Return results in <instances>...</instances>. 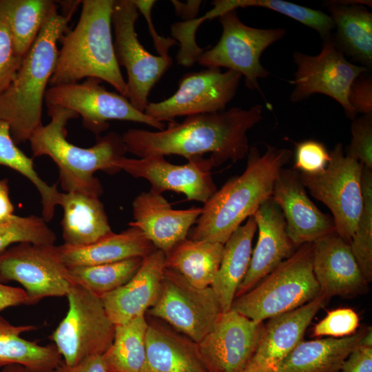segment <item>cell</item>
Returning <instances> with one entry per match:
<instances>
[{
	"label": "cell",
	"mask_w": 372,
	"mask_h": 372,
	"mask_svg": "<svg viewBox=\"0 0 372 372\" xmlns=\"http://www.w3.org/2000/svg\"><path fill=\"white\" fill-rule=\"evenodd\" d=\"M114 0L81 1L79 19L62 37L52 85L94 78L105 81L127 96L126 81L114 49L112 14ZM127 98V97H126Z\"/></svg>",
	"instance_id": "cell-4"
},
{
	"label": "cell",
	"mask_w": 372,
	"mask_h": 372,
	"mask_svg": "<svg viewBox=\"0 0 372 372\" xmlns=\"http://www.w3.org/2000/svg\"><path fill=\"white\" fill-rule=\"evenodd\" d=\"M66 297L68 312L50 338L63 362L74 366L105 353L113 342L115 324L101 298L82 286L72 284Z\"/></svg>",
	"instance_id": "cell-7"
},
{
	"label": "cell",
	"mask_w": 372,
	"mask_h": 372,
	"mask_svg": "<svg viewBox=\"0 0 372 372\" xmlns=\"http://www.w3.org/2000/svg\"><path fill=\"white\" fill-rule=\"evenodd\" d=\"M242 76L233 70L206 68L183 75L176 92L159 102H149L144 112L160 122L178 116L224 111L235 96Z\"/></svg>",
	"instance_id": "cell-15"
},
{
	"label": "cell",
	"mask_w": 372,
	"mask_h": 372,
	"mask_svg": "<svg viewBox=\"0 0 372 372\" xmlns=\"http://www.w3.org/2000/svg\"><path fill=\"white\" fill-rule=\"evenodd\" d=\"M46 223L43 217L14 214L10 219L0 223V253L14 243L54 245L56 235Z\"/></svg>",
	"instance_id": "cell-38"
},
{
	"label": "cell",
	"mask_w": 372,
	"mask_h": 372,
	"mask_svg": "<svg viewBox=\"0 0 372 372\" xmlns=\"http://www.w3.org/2000/svg\"><path fill=\"white\" fill-rule=\"evenodd\" d=\"M37 329L32 324H12L0 316V367L19 364L28 372H52L63 362L54 343L40 345L21 337Z\"/></svg>",
	"instance_id": "cell-30"
},
{
	"label": "cell",
	"mask_w": 372,
	"mask_h": 372,
	"mask_svg": "<svg viewBox=\"0 0 372 372\" xmlns=\"http://www.w3.org/2000/svg\"><path fill=\"white\" fill-rule=\"evenodd\" d=\"M218 18L223 28L220 39L213 48L204 50L196 62L206 68H225L236 72L245 77L247 87L264 96L258 80L269 73L262 65L260 56L269 45L285 37L286 30L247 25L240 20L236 10Z\"/></svg>",
	"instance_id": "cell-8"
},
{
	"label": "cell",
	"mask_w": 372,
	"mask_h": 372,
	"mask_svg": "<svg viewBox=\"0 0 372 372\" xmlns=\"http://www.w3.org/2000/svg\"><path fill=\"white\" fill-rule=\"evenodd\" d=\"M52 372H107L102 355L90 357L74 366L62 362Z\"/></svg>",
	"instance_id": "cell-47"
},
{
	"label": "cell",
	"mask_w": 372,
	"mask_h": 372,
	"mask_svg": "<svg viewBox=\"0 0 372 372\" xmlns=\"http://www.w3.org/2000/svg\"><path fill=\"white\" fill-rule=\"evenodd\" d=\"M166 267L165 254L156 249L143 258L139 269L128 282L100 297L115 325L145 314L155 304Z\"/></svg>",
	"instance_id": "cell-21"
},
{
	"label": "cell",
	"mask_w": 372,
	"mask_h": 372,
	"mask_svg": "<svg viewBox=\"0 0 372 372\" xmlns=\"http://www.w3.org/2000/svg\"><path fill=\"white\" fill-rule=\"evenodd\" d=\"M359 345L372 347V330L371 328H368L364 335L360 338Z\"/></svg>",
	"instance_id": "cell-51"
},
{
	"label": "cell",
	"mask_w": 372,
	"mask_h": 372,
	"mask_svg": "<svg viewBox=\"0 0 372 372\" xmlns=\"http://www.w3.org/2000/svg\"><path fill=\"white\" fill-rule=\"evenodd\" d=\"M242 372H275V369L263 366L251 360Z\"/></svg>",
	"instance_id": "cell-50"
},
{
	"label": "cell",
	"mask_w": 372,
	"mask_h": 372,
	"mask_svg": "<svg viewBox=\"0 0 372 372\" xmlns=\"http://www.w3.org/2000/svg\"><path fill=\"white\" fill-rule=\"evenodd\" d=\"M145 345L144 372H208L196 343L158 324H148Z\"/></svg>",
	"instance_id": "cell-29"
},
{
	"label": "cell",
	"mask_w": 372,
	"mask_h": 372,
	"mask_svg": "<svg viewBox=\"0 0 372 372\" xmlns=\"http://www.w3.org/2000/svg\"><path fill=\"white\" fill-rule=\"evenodd\" d=\"M320 294L313 271L312 243L298 247L251 289L234 299L231 309L257 323L296 309Z\"/></svg>",
	"instance_id": "cell-6"
},
{
	"label": "cell",
	"mask_w": 372,
	"mask_h": 372,
	"mask_svg": "<svg viewBox=\"0 0 372 372\" xmlns=\"http://www.w3.org/2000/svg\"><path fill=\"white\" fill-rule=\"evenodd\" d=\"M256 230V220L250 216L224 244L220 267L211 285L222 313L231 309L238 288L246 275Z\"/></svg>",
	"instance_id": "cell-27"
},
{
	"label": "cell",
	"mask_w": 372,
	"mask_h": 372,
	"mask_svg": "<svg viewBox=\"0 0 372 372\" xmlns=\"http://www.w3.org/2000/svg\"><path fill=\"white\" fill-rule=\"evenodd\" d=\"M362 209L349 243L366 281L372 280V169L363 168Z\"/></svg>",
	"instance_id": "cell-36"
},
{
	"label": "cell",
	"mask_w": 372,
	"mask_h": 372,
	"mask_svg": "<svg viewBox=\"0 0 372 372\" xmlns=\"http://www.w3.org/2000/svg\"><path fill=\"white\" fill-rule=\"evenodd\" d=\"M262 106L234 107L214 113L170 121L163 130L130 129L122 135L127 152L143 158L176 154L187 160L211 153L214 167L244 158L249 151L248 131L262 118Z\"/></svg>",
	"instance_id": "cell-1"
},
{
	"label": "cell",
	"mask_w": 372,
	"mask_h": 372,
	"mask_svg": "<svg viewBox=\"0 0 372 372\" xmlns=\"http://www.w3.org/2000/svg\"><path fill=\"white\" fill-rule=\"evenodd\" d=\"M187 161L186 164L176 165L168 162L165 156L151 154L140 158L123 156L114 165L135 178L147 180L152 192L182 193L187 200L205 203L217 190L211 176L213 161L201 156Z\"/></svg>",
	"instance_id": "cell-16"
},
{
	"label": "cell",
	"mask_w": 372,
	"mask_h": 372,
	"mask_svg": "<svg viewBox=\"0 0 372 372\" xmlns=\"http://www.w3.org/2000/svg\"><path fill=\"white\" fill-rule=\"evenodd\" d=\"M313 271L320 294L326 298L349 296L362 291L367 284L349 243L335 232L312 243Z\"/></svg>",
	"instance_id": "cell-22"
},
{
	"label": "cell",
	"mask_w": 372,
	"mask_h": 372,
	"mask_svg": "<svg viewBox=\"0 0 372 372\" xmlns=\"http://www.w3.org/2000/svg\"><path fill=\"white\" fill-rule=\"evenodd\" d=\"M138 15L132 0H114L112 27L116 59L118 65L126 69V97L144 112L152 89L171 67L172 59L153 55L141 43L135 28Z\"/></svg>",
	"instance_id": "cell-10"
},
{
	"label": "cell",
	"mask_w": 372,
	"mask_h": 372,
	"mask_svg": "<svg viewBox=\"0 0 372 372\" xmlns=\"http://www.w3.org/2000/svg\"><path fill=\"white\" fill-rule=\"evenodd\" d=\"M327 298L320 294L307 303L269 319L263 326L256 351L251 360L276 369L302 340L313 318Z\"/></svg>",
	"instance_id": "cell-23"
},
{
	"label": "cell",
	"mask_w": 372,
	"mask_h": 372,
	"mask_svg": "<svg viewBox=\"0 0 372 372\" xmlns=\"http://www.w3.org/2000/svg\"><path fill=\"white\" fill-rule=\"evenodd\" d=\"M59 205L63 211V245L85 246L113 232L99 197L79 192H61Z\"/></svg>",
	"instance_id": "cell-26"
},
{
	"label": "cell",
	"mask_w": 372,
	"mask_h": 372,
	"mask_svg": "<svg viewBox=\"0 0 372 372\" xmlns=\"http://www.w3.org/2000/svg\"><path fill=\"white\" fill-rule=\"evenodd\" d=\"M134 221L156 249L165 255L185 239L202 213V207L174 209L161 194L143 192L133 200Z\"/></svg>",
	"instance_id": "cell-19"
},
{
	"label": "cell",
	"mask_w": 372,
	"mask_h": 372,
	"mask_svg": "<svg viewBox=\"0 0 372 372\" xmlns=\"http://www.w3.org/2000/svg\"><path fill=\"white\" fill-rule=\"evenodd\" d=\"M253 216L258 238L236 298L251 289L294 253L295 246L287 235L284 215L271 198L264 202Z\"/></svg>",
	"instance_id": "cell-20"
},
{
	"label": "cell",
	"mask_w": 372,
	"mask_h": 372,
	"mask_svg": "<svg viewBox=\"0 0 372 372\" xmlns=\"http://www.w3.org/2000/svg\"><path fill=\"white\" fill-rule=\"evenodd\" d=\"M328 10L336 33L333 43L344 56L361 66L372 67V13L365 5L371 1H335Z\"/></svg>",
	"instance_id": "cell-24"
},
{
	"label": "cell",
	"mask_w": 372,
	"mask_h": 372,
	"mask_svg": "<svg viewBox=\"0 0 372 372\" xmlns=\"http://www.w3.org/2000/svg\"><path fill=\"white\" fill-rule=\"evenodd\" d=\"M351 133V140L346 148L345 155L372 169V114L354 118Z\"/></svg>",
	"instance_id": "cell-39"
},
{
	"label": "cell",
	"mask_w": 372,
	"mask_h": 372,
	"mask_svg": "<svg viewBox=\"0 0 372 372\" xmlns=\"http://www.w3.org/2000/svg\"><path fill=\"white\" fill-rule=\"evenodd\" d=\"M94 78L81 83L52 85L48 88L44 101L48 108L63 107L81 116L84 127L96 135L109 127V121L118 120L143 123L158 130L165 125L136 110L127 98L110 92Z\"/></svg>",
	"instance_id": "cell-11"
},
{
	"label": "cell",
	"mask_w": 372,
	"mask_h": 372,
	"mask_svg": "<svg viewBox=\"0 0 372 372\" xmlns=\"http://www.w3.org/2000/svg\"><path fill=\"white\" fill-rule=\"evenodd\" d=\"M50 121L39 126L29 141L34 157L48 156L59 167V180L65 192H79L99 197L102 185L94 174L98 170L110 174L120 170L115 162L127 152L122 135L111 132L99 137L96 143L84 148L66 139V125L79 116L63 107H49Z\"/></svg>",
	"instance_id": "cell-3"
},
{
	"label": "cell",
	"mask_w": 372,
	"mask_h": 372,
	"mask_svg": "<svg viewBox=\"0 0 372 372\" xmlns=\"http://www.w3.org/2000/svg\"><path fill=\"white\" fill-rule=\"evenodd\" d=\"M139 12H141L147 24L149 32L153 39L154 45L158 56L163 57L170 56L169 49L176 45L177 42L173 38L163 37L159 35L153 24L152 19V10L156 1L154 0H132Z\"/></svg>",
	"instance_id": "cell-44"
},
{
	"label": "cell",
	"mask_w": 372,
	"mask_h": 372,
	"mask_svg": "<svg viewBox=\"0 0 372 372\" xmlns=\"http://www.w3.org/2000/svg\"><path fill=\"white\" fill-rule=\"evenodd\" d=\"M246 168L228 180L204 203L190 239L225 244L243 221L271 198L275 182L292 157V151L267 145L260 154L249 149Z\"/></svg>",
	"instance_id": "cell-2"
},
{
	"label": "cell",
	"mask_w": 372,
	"mask_h": 372,
	"mask_svg": "<svg viewBox=\"0 0 372 372\" xmlns=\"http://www.w3.org/2000/svg\"><path fill=\"white\" fill-rule=\"evenodd\" d=\"M329 155L323 172L316 174L299 172L300 177L305 189L331 211L335 233L350 243L362 209L364 166L345 155L341 143L335 145Z\"/></svg>",
	"instance_id": "cell-9"
},
{
	"label": "cell",
	"mask_w": 372,
	"mask_h": 372,
	"mask_svg": "<svg viewBox=\"0 0 372 372\" xmlns=\"http://www.w3.org/2000/svg\"><path fill=\"white\" fill-rule=\"evenodd\" d=\"M0 278L19 282L28 305L45 298L66 296L73 284L59 246L21 242L0 253Z\"/></svg>",
	"instance_id": "cell-12"
},
{
	"label": "cell",
	"mask_w": 372,
	"mask_h": 372,
	"mask_svg": "<svg viewBox=\"0 0 372 372\" xmlns=\"http://www.w3.org/2000/svg\"><path fill=\"white\" fill-rule=\"evenodd\" d=\"M21 304L28 305V296L25 290L5 285L0 278V311Z\"/></svg>",
	"instance_id": "cell-46"
},
{
	"label": "cell",
	"mask_w": 372,
	"mask_h": 372,
	"mask_svg": "<svg viewBox=\"0 0 372 372\" xmlns=\"http://www.w3.org/2000/svg\"><path fill=\"white\" fill-rule=\"evenodd\" d=\"M359 316L351 309H335L328 314L313 328L316 336H331L338 338L351 335L359 326Z\"/></svg>",
	"instance_id": "cell-41"
},
{
	"label": "cell",
	"mask_w": 372,
	"mask_h": 372,
	"mask_svg": "<svg viewBox=\"0 0 372 372\" xmlns=\"http://www.w3.org/2000/svg\"><path fill=\"white\" fill-rule=\"evenodd\" d=\"M295 145L294 169L300 173L316 174L326 169L330 155L322 143L309 139Z\"/></svg>",
	"instance_id": "cell-40"
},
{
	"label": "cell",
	"mask_w": 372,
	"mask_h": 372,
	"mask_svg": "<svg viewBox=\"0 0 372 372\" xmlns=\"http://www.w3.org/2000/svg\"><path fill=\"white\" fill-rule=\"evenodd\" d=\"M229 10L260 7L284 14L317 31L322 40L331 37L334 23L329 16L320 10L282 0H227Z\"/></svg>",
	"instance_id": "cell-37"
},
{
	"label": "cell",
	"mask_w": 372,
	"mask_h": 372,
	"mask_svg": "<svg viewBox=\"0 0 372 372\" xmlns=\"http://www.w3.org/2000/svg\"><path fill=\"white\" fill-rule=\"evenodd\" d=\"M0 165L10 167L27 178L39 192L42 205V217L48 222L54 216L59 205L60 193L56 184L49 185L36 172L33 158L26 156L14 143L8 123L0 120Z\"/></svg>",
	"instance_id": "cell-34"
},
{
	"label": "cell",
	"mask_w": 372,
	"mask_h": 372,
	"mask_svg": "<svg viewBox=\"0 0 372 372\" xmlns=\"http://www.w3.org/2000/svg\"><path fill=\"white\" fill-rule=\"evenodd\" d=\"M224 245L187 238L166 254L167 268L178 272L197 289L211 287L219 269Z\"/></svg>",
	"instance_id": "cell-31"
},
{
	"label": "cell",
	"mask_w": 372,
	"mask_h": 372,
	"mask_svg": "<svg viewBox=\"0 0 372 372\" xmlns=\"http://www.w3.org/2000/svg\"><path fill=\"white\" fill-rule=\"evenodd\" d=\"M263 326L233 309L222 313L196 344L208 372H242L256 351Z\"/></svg>",
	"instance_id": "cell-17"
},
{
	"label": "cell",
	"mask_w": 372,
	"mask_h": 372,
	"mask_svg": "<svg viewBox=\"0 0 372 372\" xmlns=\"http://www.w3.org/2000/svg\"><path fill=\"white\" fill-rule=\"evenodd\" d=\"M322 41V50L318 55L298 51L293 53L297 68L294 79L289 81L294 85L291 101L300 102L313 94H322L338 102L347 116L353 120L357 114L349 102V90L353 82L369 70L349 62L336 48L332 37Z\"/></svg>",
	"instance_id": "cell-13"
},
{
	"label": "cell",
	"mask_w": 372,
	"mask_h": 372,
	"mask_svg": "<svg viewBox=\"0 0 372 372\" xmlns=\"http://www.w3.org/2000/svg\"><path fill=\"white\" fill-rule=\"evenodd\" d=\"M271 198L280 208L286 231L295 247L313 243L335 232L333 218L309 198L298 171L283 168L273 186Z\"/></svg>",
	"instance_id": "cell-18"
},
{
	"label": "cell",
	"mask_w": 372,
	"mask_h": 372,
	"mask_svg": "<svg viewBox=\"0 0 372 372\" xmlns=\"http://www.w3.org/2000/svg\"><path fill=\"white\" fill-rule=\"evenodd\" d=\"M348 99L356 114H372L371 77H358L351 85Z\"/></svg>",
	"instance_id": "cell-43"
},
{
	"label": "cell",
	"mask_w": 372,
	"mask_h": 372,
	"mask_svg": "<svg viewBox=\"0 0 372 372\" xmlns=\"http://www.w3.org/2000/svg\"><path fill=\"white\" fill-rule=\"evenodd\" d=\"M148 313L165 320L196 344L213 329L222 314L211 287L197 289L167 267L158 299Z\"/></svg>",
	"instance_id": "cell-14"
},
{
	"label": "cell",
	"mask_w": 372,
	"mask_h": 372,
	"mask_svg": "<svg viewBox=\"0 0 372 372\" xmlns=\"http://www.w3.org/2000/svg\"><path fill=\"white\" fill-rule=\"evenodd\" d=\"M174 6L176 14L182 19L189 21L197 15L202 1H187L182 3L178 1H171Z\"/></svg>",
	"instance_id": "cell-49"
},
{
	"label": "cell",
	"mask_w": 372,
	"mask_h": 372,
	"mask_svg": "<svg viewBox=\"0 0 372 372\" xmlns=\"http://www.w3.org/2000/svg\"><path fill=\"white\" fill-rule=\"evenodd\" d=\"M23 59L16 52L9 30L0 18V95L13 81Z\"/></svg>",
	"instance_id": "cell-42"
},
{
	"label": "cell",
	"mask_w": 372,
	"mask_h": 372,
	"mask_svg": "<svg viewBox=\"0 0 372 372\" xmlns=\"http://www.w3.org/2000/svg\"><path fill=\"white\" fill-rule=\"evenodd\" d=\"M1 372H28L23 366L19 364H10L3 367Z\"/></svg>",
	"instance_id": "cell-52"
},
{
	"label": "cell",
	"mask_w": 372,
	"mask_h": 372,
	"mask_svg": "<svg viewBox=\"0 0 372 372\" xmlns=\"http://www.w3.org/2000/svg\"><path fill=\"white\" fill-rule=\"evenodd\" d=\"M341 372H372V347L358 344L344 361Z\"/></svg>",
	"instance_id": "cell-45"
},
{
	"label": "cell",
	"mask_w": 372,
	"mask_h": 372,
	"mask_svg": "<svg viewBox=\"0 0 372 372\" xmlns=\"http://www.w3.org/2000/svg\"><path fill=\"white\" fill-rule=\"evenodd\" d=\"M366 329L343 338L302 340L275 372H339Z\"/></svg>",
	"instance_id": "cell-28"
},
{
	"label": "cell",
	"mask_w": 372,
	"mask_h": 372,
	"mask_svg": "<svg viewBox=\"0 0 372 372\" xmlns=\"http://www.w3.org/2000/svg\"><path fill=\"white\" fill-rule=\"evenodd\" d=\"M69 21L58 12L55 3L13 81L0 95V120L9 125L17 145L29 141L42 125L43 103L56 66L57 43L68 30Z\"/></svg>",
	"instance_id": "cell-5"
},
{
	"label": "cell",
	"mask_w": 372,
	"mask_h": 372,
	"mask_svg": "<svg viewBox=\"0 0 372 372\" xmlns=\"http://www.w3.org/2000/svg\"><path fill=\"white\" fill-rule=\"evenodd\" d=\"M143 258L136 257L112 263L68 267L70 278L101 297L128 282L136 273Z\"/></svg>",
	"instance_id": "cell-35"
},
{
	"label": "cell",
	"mask_w": 372,
	"mask_h": 372,
	"mask_svg": "<svg viewBox=\"0 0 372 372\" xmlns=\"http://www.w3.org/2000/svg\"><path fill=\"white\" fill-rule=\"evenodd\" d=\"M54 4L50 0H0V18L21 57L32 47Z\"/></svg>",
	"instance_id": "cell-32"
},
{
	"label": "cell",
	"mask_w": 372,
	"mask_h": 372,
	"mask_svg": "<svg viewBox=\"0 0 372 372\" xmlns=\"http://www.w3.org/2000/svg\"><path fill=\"white\" fill-rule=\"evenodd\" d=\"M14 206L10 199L8 179H0V223L10 219L13 215Z\"/></svg>",
	"instance_id": "cell-48"
},
{
	"label": "cell",
	"mask_w": 372,
	"mask_h": 372,
	"mask_svg": "<svg viewBox=\"0 0 372 372\" xmlns=\"http://www.w3.org/2000/svg\"><path fill=\"white\" fill-rule=\"evenodd\" d=\"M61 260L67 267L112 263L145 258L156 249L142 231L135 226L121 233L114 232L88 245L59 246Z\"/></svg>",
	"instance_id": "cell-25"
},
{
	"label": "cell",
	"mask_w": 372,
	"mask_h": 372,
	"mask_svg": "<svg viewBox=\"0 0 372 372\" xmlns=\"http://www.w3.org/2000/svg\"><path fill=\"white\" fill-rule=\"evenodd\" d=\"M145 315L115 325L113 342L102 355L107 372H144L148 327Z\"/></svg>",
	"instance_id": "cell-33"
}]
</instances>
